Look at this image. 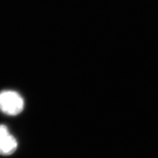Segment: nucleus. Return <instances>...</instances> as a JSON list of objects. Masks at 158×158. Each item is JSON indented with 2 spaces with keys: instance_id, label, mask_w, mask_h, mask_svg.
Wrapping results in <instances>:
<instances>
[{
  "instance_id": "nucleus-1",
  "label": "nucleus",
  "mask_w": 158,
  "mask_h": 158,
  "mask_svg": "<svg viewBox=\"0 0 158 158\" xmlns=\"http://www.w3.org/2000/svg\"><path fill=\"white\" fill-rule=\"evenodd\" d=\"M24 109V100L19 94L13 90L0 92V111L10 116L21 113Z\"/></svg>"
},
{
  "instance_id": "nucleus-2",
  "label": "nucleus",
  "mask_w": 158,
  "mask_h": 158,
  "mask_svg": "<svg viewBox=\"0 0 158 158\" xmlns=\"http://www.w3.org/2000/svg\"><path fill=\"white\" fill-rule=\"evenodd\" d=\"M17 141L13 135L9 133L7 127L4 125H0V155L10 156L16 151Z\"/></svg>"
}]
</instances>
